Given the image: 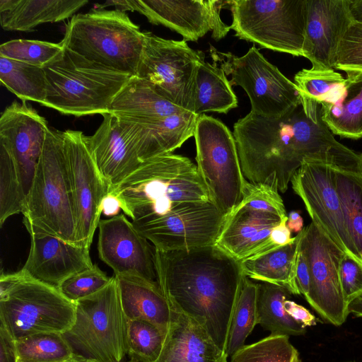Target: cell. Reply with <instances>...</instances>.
Segmentation results:
<instances>
[{"label":"cell","mask_w":362,"mask_h":362,"mask_svg":"<svg viewBox=\"0 0 362 362\" xmlns=\"http://www.w3.org/2000/svg\"><path fill=\"white\" fill-rule=\"evenodd\" d=\"M292 362H300L299 355H297V356L293 358V360L292 361Z\"/></svg>","instance_id":"obj_54"},{"label":"cell","mask_w":362,"mask_h":362,"mask_svg":"<svg viewBox=\"0 0 362 362\" xmlns=\"http://www.w3.org/2000/svg\"><path fill=\"white\" fill-rule=\"evenodd\" d=\"M336 169L327 163L305 159L291 180L292 188L303 200L312 221L344 252L359 259L346 228Z\"/></svg>","instance_id":"obj_16"},{"label":"cell","mask_w":362,"mask_h":362,"mask_svg":"<svg viewBox=\"0 0 362 362\" xmlns=\"http://www.w3.org/2000/svg\"><path fill=\"white\" fill-rule=\"evenodd\" d=\"M61 42L36 40H11L0 46V57L44 67L63 50Z\"/></svg>","instance_id":"obj_40"},{"label":"cell","mask_w":362,"mask_h":362,"mask_svg":"<svg viewBox=\"0 0 362 362\" xmlns=\"http://www.w3.org/2000/svg\"><path fill=\"white\" fill-rule=\"evenodd\" d=\"M230 29L261 47L303 57L307 0L226 1Z\"/></svg>","instance_id":"obj_10"},{"label":"cell","mask_w":362,"mask_h":362,"mask_svg":"<svg viewBox=\"0 0 362 362\" xmlns=\"http://www.w3.org/2000/svg\"><path fill=\"white\" fill-rule=\"evenodd\" d=\"M0 362H18L16 340L0 325Z\"/></svg>","instance_id":"obj_46"},{"label":"cell","mask_w":362,"mask_h":362,"mask_svg":"<svg viewBox=\"0 0 362 362\" xmlns=\"http://www.w3.org/2000/svg\"><path fill=\"white\" fill-rule=\"evenodd\" d=\"M26 195L20 174L11 157L0 149V224L23 214Z\"/></svg>","instance_id":"obj_37"},{"label":"cell","mask_w":362,"mask_h":362,"mask_svg":"<svg viewBox=\"0 0 362 362\" xmlns=\"http://www.w3.org/2000/svg\"><path fill=\"white\" fill-rule=\"evenodd\" d=\"M226 216L211 201L192 202L132 223L156 249L173 251L214 245Z\"/></svg>","instance_id":"obj_13"},{"label":"cell","mask_w":362,"mask_h":362,"mask_svg":"<svg viewBox=\"0 0 362 362\" xmlns=\"http://www.w3.org/2000/svg\"><path fill=\"white\" fill-rule=\"evenodd\" d=\"M286 225L291 231L299 233L303 228V218L298 212L292 211L288 216Z\"/></svg>","instance_id":"obj_50"},{"label":"cell","mask_w":362,"mask_h":362,"mask_svg":"<svg viewBox=\"0 0 362 362\" xmlns=\"http://www.w3.org/2000/svg\"><path fill=\"white\" fill-rule=\"evenodd\" d=\"M22 214L29 233L49 234L78 245L76 210L61 131L47 129Z\"/></svg>","instance_id":"obj_4"},{"label":"cell","mask_w":362,"mask_h":362,"mask_svg":"<svg viewBox=\"0 0 362 362\" xmlns=\"http://www.w3.org/2000/svg\"><path fill=\"white\" fill-rule=\"evenodd\" d=\"M29 234L30 252L21 271L36 280L58 288L69 277L93 265L90 248L49 234Z\"/></svg>","instance_id":"obj_21"},{"label":"cell","mask_w":362,"mask_h":362,"mask_svg":"<svg viewBox=\"0 0 362 362\" xmlns=\"http://www.w3.org/2000/svg\"><path fill=\"white\" fill-rule=\"evenodd\" d=\"M97 264L64 280L58 287L69 300L76 301L100 291L112 280Z\"/></svg>","instance_id":"obj_42"},{"label":"cell","mask_w":362,"mask_h":362,"mask_svg":"<svg viewBox=\"0 0 362 362\" xmlns=\"http://www.w3.org/2000/svg\"><path fill=\"white\" fill-rule=\"evenodd\" d=\"M296 280L300 294L306 298L310 292V273L308 262L299 248L296 260Z\"/></svg>","instance_id":"obj_45"},{"label":"cell","mask_w":362,"mask_h":362,"mask_svg":"<svg viewBox=\"0 0 362 362\" xmlns=\"http://www.w3.org/2000/svg\"><path fill=\"white\" fill-rule=\"evenodd\" d=\"M352 22L349 0H307L303 57L312 69H334L339 45Z\"/></svg>","instance_id":"obj_20"},{"label":"cell","mask_w":362,"mask_h":362,"mask_svg":"<svg viewBox=\"0 0 362 362\" xmlns=\"http://www.w3.org/2000/svg\"><path fill=\"white\" fill-rule=\"evenodd\" d=\"M88 362H93V361H88Z\"/></svg>","instance_id":"obj_56"},{"label":"cell","mask_w":362,"mask_h":362,"mask_svg":"<svg viewBox=\"0 0 362 362\" xmlns=\"http://www.w3.org/2000/svg\"><path fill=\"white\" fill-rule=\"evenodd\" d=\"M75 303L58 288L21 270L0 277V325L18 340L38 333L64 334L72 326Z\"/></svg>","instance_id":"obj_7"},{"label":"cell","mask_w":362,"mask_h":362,"mask_svg":"<svg viewBox=\"0 0 362 362\" xmlns=\"http://www.w3.org/2000/svg\"><path fill=\"white\" fill-rule=\"evenodd\" d=\"M186 111L188 110L162 97L148 81L132 76L114 98L109 114L119 119L138 120L165 117Z\"/></svg>","instance_id":"obj_29"},{"label":"cell","mask_w":362,"mask_h":362,"mask_svg":"<svg viewBox=\"0 0 362 362\" xmlns=\"http://www.w3.org/2000/svg\"><path fill=\"white\" fill-rule=\"evenodd\" d=\"M145 32L117 9L94 8L72 16L62 45L109 69L136 76Z\"/></svg>","instance_id":"obj_6"},{"label":"cell","mask_w":362,"mask_h":362,"mask_svg":"<svg viewBox=\"0 0 362 362\" xmlns=\"http://www.w3.org/2000/svg\"><path fill=\"white\" fill-rule=\"evenodd\" d=\"M302 231L294 240L240 261L243 274L250 279L281 286L300 295L296 280V260Z\"/></svg>","instance_id":"obj_30"},{"label":"cell","mask_w":362,"mask_h":362,"mask_svg":"<svg viewBox=\"0 0 362 362\" xmlns=\"http://www.w3.org/2000/svg\"><path fill=\"white\" fill-rule=\"evenodd\" d=\"M128 362H134V361H131V360H130V361H128Z\"/></svg>","instance_id":"obj_55"},{"label":"cell","mask_w":362,"mask_h":362,"mask_svg":"<svg viewBox=\"0 0 362 362\" xmlns=\"http://www.w3.org/2000/svg\"><path fill=\"white\" fill-rule=\"evenodd\" d=\"M225 1L221 0L109 1L95 8L114 6L122 11H137L153 24L164 25L179 33L185 41H197L209 31L215 40L230 30L221 18Z\"/></svg>","instance_id":"obj_17"},{"label":"cell","mask_w":362,"mask_h":362,"mask_svg":"<svg viewBox=\"0 0 362 362\" xmlns=\"http://www.w3.org/2000/svg\"><path fill=\"white\" fill-rule=\"evenodd\" d=\"M115 277L127 320H146L165 334L170 309L158 283L136 276Z\"/></svg>","instance_id":"obj_27"},{"label":"cell","mask_w":362,"mask_h":362,"mask_svg":"<svg viewBox=\"0 0 362 362\" xmlns=\"http://www.w3.org/2000/svg\"><path fill=\"white\" fill-rule=\"evenodd\" d=\"M349 3L353 21L362 23V0H349Z\"/></svg>","instance_id":"obj_51"},{"label":"cell","mask_w":362,"mask_h":362,"mask_svg":"<svg viewBox=\"0 0 362 362\" xmlns=\"http://www.w3.org/2000/svg\"><path fill=\"white\" fill-rule=\"evenodd\" d=\"M287 218L240 203L226 216L214 245L240 262L277 247L271 241L272 230Z\"/></svg>","instance_id":"obj_22"},{"label":"cell","mask_w":362,"mask_h":362,"mask_svg":"<svg viewBox=\"0 0 362 362\" xmlns=\"http://www.w3.org/2000/svg\"><path fill=\"white\" fill-rule=\"evenodd\" d=\"M257 283L243 274L230 325L228 356L245 346L246 339L257 324Z\"/></svg>","instance_id":"obj_35"},{"label":"cell","mask_w":362,"mask_h":362,"mask_svg":"<svg viewBox=\"0 0 362 362\" xmlns=\"http://www.w3.org/2000/svg\"><path fill=\"white\" fill-rule=\"evenodd\" d=\"M193 136L197 169L209 199L227 216L242 201L247 183L233 134L221 120L202 114Z\"/></svg>","instance_id":"obj_9"},{"label":"cell","mask_w":362,"mask_h":362,"mask_svg":"<svg viewBox=\"0 0 362 362\" xmlns=\"http://www.w3.org/2000/svg\"><path fill=\"white\" fill-rule=\"evenodd\" d=\"M110 192L133 223L163 215L183 203L210 201L197 166L173 153L143 162Z\"/></svg>","instance_id":"obj_3"},{"label":"cell","mask_w":362,"mask_h":362,"mask_svg":"<svg viewBox=\"0 0 362 362\" xmlns=\"http://www.w3.org/2000/svg\"><path fill=\"white\" fill-rule=\"evenodd\" d=\"M287 219L276 226L271 233L270 239L275 247L286 245L294 240L291 238V231L286 225Z\"/></svg>","instance_id":"obj_48"},{"label":"cell","mask_w":362,"mask_h":362,"mask_svg":"<svg viewBox=\"0 0 362 362\" xmlns=\"http://www.w3.org/2000/svg\"><path fill=\"white\" fill-rule=\"evenodd\" d=\"M64 154L77 222V245L90 249L102 214L101 204L109 193L81 131L62 132Z\"/></svg>","instance_id":"obj_15"},{"label":"cell","mask_w":362,"mask_h":362,"mask_svg":"<svg viewBox=\"0 0 362 362\" xmlns=\"http://www.w3.org/2000/svg\"><path fill=\"white\" fill-rule=\"evenodd\" d=\"M102 214L108 218L117 216L122 210V206L118 197L112 192L107 194L101 204Z\"/></svg>","instance_id":"obj_49"},{"label":"cell","mask_w":362,"mask_h":362,"mask_svg":"<svg viewBox=\"0 0 362 362\" xmlns=\"http://www.w3.org/2000/svg\"><path fill=\"white\" fill-rule=\"evenodd\" d=\"M199 115L186 111L165 117L119 119L141 162L171 153L194 136Z\"/></svg>","instance_id":"obj_24"},{"label":"cell","mask_w":362,"mask_h":362,"mask_svg":"<svg viewBox=\"0 0 362 362\" xmlns=\"http://www.w3.org/2000/svg\"><path fill=\"white\" fill-rule=\"evenodd\" d=\"M211 57L226 74L231 85L242 87L251 104L250 112L267 117H281L301 103L295 83L286 78L252 46L242 57L221 52L211 47Z\"/></svg>","instance_id":"obj_11"},{"label":"cell","mask_w":362,"mask_h":362,"mask_svg":"<svg viewBox=\"0 0 362 362\" xmlns=\"http://www.w3.org/2000/svg\"><path fill=\"white\" fill-rule=\"evenodd\" d=\"M204 58L202 51L192 49L183 40L145 32L136 76L150 82L162 97L194 112L197 75Z\"/></svg>","instance_id":"obj_12"},{"label":"cell","mask_w":362,"mask_h":362,"mask_svg":"<svg viewBox=\"0 0 362 362\" xmlns=\"http://www.w3.org/2000/svg\"><path fill=\"white\" fill-rule=\"evenodd\" d=\"M344 81L345 78L334 69H303L294 76V83L300 92L318 103L325 100Z\"/></svg>","instance_id":"obj_41"},{"label":"cell","mask_w":362,"mask_h":362,"mask_svg":"<svg viewBox=\"0 0 362 362\" xmlns=\"http://www.w3.org/2000/svg\"><path fill=\"white\" fill-rule=\"evenodd\" d=\"M336 178L346 228L362 260V171L337 168Z\"/></svg>","instance_id":"obj_34"},{"label":"cell","mask_w":362,"mask_h":362,"mask_svg":"<svg viewBox=\"0 0 362 362\" xmlns=\"http://www.w3.org/2000/svg\"><path fill=\"white\" fill-rule=\"evenodd\" d=\"M322 121L343 138H362V71L346 73L345 81L319 103Z\"/></svg>","instance_id":"obj_26"},{"label":"cell","mask_w":362,"mask_h":362,"mask_svg":"<svg viewBox=\"0 0 362 362\" xmlns=\"http://www.w3.org/2000/svg\"><path fill=\"white\" fill-rule=\"evenodd\" d=\"M2 86L22 101L43 105L47 96V78L42 67L0 57Z\"/></svg>","instance_id":"obj_33"},{"label":"cell","mask_w":362,"mask_h":362,"mask_svg":"<svg viewBox=\"0 0 362 362\" xmlns=\"http://www.w3.org/2000/svg\"><path fill=\"white\" fill-rule=\"evenodd\" d=\"M165 334L153 324L144 320H129L128 354L134 362H153L160 353Z\"/></svg>","instance_id":"obj_38"},{"label":"cell","mask_w":362,"mask_h":362,"mask_svg":"<svg viewBox=\"0 0 362 362\" xmlns=\"http://www.w3.org/2000/svg\"><path fill=\"white\" fill-rule=\"evenodd\" d=\"M237 106V97L224 71L214 62H203L197 75L194 112L226 114Z\"/></svg>","instance_id":"obj_31"},{"label":"cell","mask_w":362,"mask_h":362,"mask_svg":"<svg viewBox=\"0 0 362 362\" xmlns=\"http://www.w3.org/2000/svg\"><path fill=\"white\" fill-rule=\"evenodd\" d=\"M98 228L99 257L113 270L114 276L158 282L155 247L124 214L101 219Z\"/></svg>","instance_id":"obj_18"},{"label":"cell","mask_w":362,"mask_h":362,"mask_svg":"<svg viewBox=\"0 0 362 362\" xmlns=\"http://www.w3.org/2000/svg\"><path fill=\"white\" fill-rule=\"evenodd\" d=\"M347 311L357 317H362V293L359 294L347 304Z\"/></svg>","instance_id":"obj_52"},{"label":"cell","mask_w":362,"mask_h":362,"mask_svg":"<svg viewBox=\"0 0 362 362\" xmlns=\"http://www.w3.org/2000/svg\"><path fill=\"white\" fill-rule=\"evenodd\" d=\"M168 304L169 323L160 353L153 362H227L226 351L202 325Z\"/></svg>","instance_id":"obj_25"},{"label":"cell","mask_w":362,"mask_h":362,"mask_svg":"<svg viewBox=\"0 0 362 362\" xmlns=\"http://www.w3.org/2000/svg\"><path fill=\"white\" fill-rule=\"evenodd\" d=\"M89 361H86V360H84L81 358H79V357H77L76 356L74 358L69 361H66V362H88Z\"/></svg>","instance_id":"obj_53"},{"label":"cell","mask_w":362,"mask_h":362,"mask_svg":"<svg viewBox=\"0 0 362 362\" xmlns=\"http://www.w3.org/2000/svg\"><path fill=\"white\" fill-rule=\"evenodd\" d=\"M74 323L63 335L74 354L93 362H122L128 354V320L116 278L75 303Z\"/></svg>","instance_id":"obj_8"},{"label":"cell","mask_w":362,"mask_h":362,"mask_svg":"<svg viewBox=\"0 0 362 362\" xmlns=\"http://www.w3.org/2000/svg\"><path fill=\"white\" fill-rule=\"evenodd\" d=\"M286 313L296 321L305 327L315 325L317 322L315 316L305 308L290 300L284 303Z\"/></svg>","instance_id":"obj_47"},{"label":"cell","mask_w":362,"mask_h":362,"mask_svg":"<svg viewBox=\"0 0 362 362\" xmlns=\"http://www.w3.org/2000/svg\"><path fill=\"white\" fill-rule=\"evenodd\" d=\"M301 231L299 250L310 273V292L305 300L327 322L340 326L349 315L339 279L344 252L313 221Z\"/></svg>","instance_id":"obj_14"},{"label":"cell","mask_w":362,"mask_h":362,"mask_svg":"<svg viewBox=\"0 0 362 362\" xmlns=\"http://www.w3.org/2000/svg\"><path fill=\"white\" fill-rule=\"evenodd\" d=\"M291 294L281 286L257 283V324L272 335L299 336L306 332L305 327L293 319L284 309V303Z\"/></svg>","instance_id":"obj_32"},{"label":"cell","mask_w":362,"mask_h":362,"mask_svg":"<svg viewBox=\"0 0 362 362\" xmlns=\"http://www.w3.org/2000/svg\"><path fill=\"white\" fill-rule=\"evenodd\" d=\"M18 362H66L76 356L63 334L38 333L16 340Z\"/></svg>","instance_id":"obj_36"},{"label":"cell","mask_w":362,"mask_h":362,"mask_svg":"<svg viewBox=\"0 0 362 362\" xmlns=\"http://www.w3.org/2000/svg\"><path fill=\"white\" fill-rule=\"evenodd\" d=\"M301 103L278 117L250 112L233 126L243 173L252 185L285 192L305 159L362 170V153L339 142L322 121L321 106L301 92Z\"/></svg>","instance_id":"obj_1"},{"label":"cell","mask_w":362,"mask_h":362,"mask_svg":"<svg viewBox=\"0 0 362 362\" xmlns=\"http://www.w3.org/2000/svg\"><path fill=\"white\" fill-rule=\"evenodd\" d=\"M43 69L47 78L43 105L75 117L108 114L114 98L132 76L90 61L64 47Z\"/></svg>","instance_id":"obj_5"},{"label":"cell","mask_w":362,"mask_h":362,"mask_svg":"<svg viewBox=\"0 0 362 362\" xmlns=\"http://www.w3.org/2000/svg\"><path fill=\"white\" fill-rule=\"evenodd\" d=\"M48 129L45 118L25 101H14L0 117V149L4 150L16 165L26 197Z\"/></svg>","instance_id":"obj_19"},{"label":"cell","mask_w":362,"mask_h":362,"mask_svg":"<svg viewBox=\"0 0 362 362\" xmlns=\"http://www.w3.org/2000/svg\"><path fill=\"white\" fill-rule=\"evenodd\" d=\"M86 0H0V21L6 30L30 31L46 23L67 19Z\"/></svg>","instance_id":"obj_28"},{"label":"cell","mask_w":362,"mask_h":362,"mask_svg":"<svg viewBox=\"0 0 362 362\" xmlns=\"http://www.w3.org/2000/svg\"><path fill=\"white\" fill-rule=\"evenodd\" d=\"M158 283L168 303L202 325L226 351L243 276L240 262L214 245L161 251L155 248Z\"/></svg>","instance_id":"obj_2"},{"label":"cell","mask_w":362,"mask_h":362,"mask_svg":"<svg viewBox=\"0 0 362 362\" xmlns=\"http://www.w3.org/2000/svg\"><path fill=\"white\" fill-rule=\"evenodd\" d=\"M298 355L289 341V337L272 335L245 345L230 358L231 362H292Z\"/></svg>","instance_id":"obj_39"},{"label":"cell","mask_w":362,"mask_h":362,"mask_svg":"<svg viewBox=\"0 0 362 362\" xmlns=\"http://www.w3.org/2000/svg\"><path fill=\"white\" fill-rule=\"evenodd\" d=\"M339 279L347 305L362 293V260L344 252L339 264Z\"/></svg>","instance_id":"obj_44"},{"label":"cell","mask_w":362,"mask_h":362,"mask_svg":"<svg viewBox=\"0 0 362 362\" xmlns=\"http://www.w3.org/2000/svg\"><path fill=\"white\" fill-rule=\"evenodd\" d=\"M334 69L345 71H362V23L354 21L346 31Z\"/></svg>","instance_id":"obj_43"},{"label":"cell","mask_w":362,"mask_h":362,"mask_svg":"<svg viewBox=\"0 0 362 362\" xmlns=\"http://www.w3.org/2000/svg\"><path fill=\"white\" fill-rule=\"evenodd\" d=\"M99 127L86 140L92 158L109 192L143 163L120 121L111 114L103 115Z\"/></svg>","instance_id":"obj_23"}]
</instances>
